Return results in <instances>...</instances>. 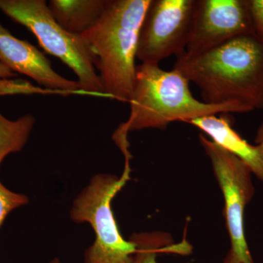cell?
<instances>
[{"mask_svg": "<svg viewBox=\"0 0 263 263\" xmlns=\"http://www.w3.org/2000/svg\"><path fill=\"white\" fill-rule=\"evenodd\" d=\"M108 0H51L48 4L57 23L72 34H81L94 27Z\"/></svg>", "mask_w": 263, "mask_h": 263, "instance_id": "11", "label": "cell"}, {"mask_svg": "<svg viewBox=\"0 0 263 263\" xmlns=\"http://www.w3.org/2000/svg\"><path fill=\"white\" fill-rule=\"evenodd\" d=\"M190 81L179 72L162 70L159 65H137L136 82L129 103L130 114L114 134L127 136L132 131L164 129L171 123H187L218 114L245 113L235 105H212L192 95Z\"/></svg>", "mask_w": 263, "mask_h": 263, "instance_id": "3", "label": "cell"}, {"mask_svg": "<svg viewBox=\"0 0 263 263\" xmlns=\"http://www.w3.org/2000/svg\"><path fill=\"white\" fill-rule=\"evenodd\" d=\"M248 5L254 34L263 42V0H248Z\"/></svg>", "mask_w": 263, "mask_h": 263, "instance_id": "16", "label": "cell"}, {"mask_svg": "<svg viewBox=\"0 0 263 263\" xmlns=\"http://www.w3.org/2000/svg\"><path fill=\"white\" fill-rule=\"evenodd\" d=\"M60 94L57 91L33 86L27 81L0 79V97L13 95Z\"/></svg>", "mask_w": 263, "mask_h": 263, "instance_id": "15", "label": "cell"}, {"mask_svg": "<svg viewBox=\"0 0 263 263\" xmlns=\"http://www.w3.org/2000/svg\"><path fill=\"white\" fill-rule=\"evenodd\" d=\"M207 135L212 141L238 157L263 183V148L250 144L232 127L226 116H206L188 122Z\"/></svg>", "mask_w": 263, "mask_h": 263, "instance_id": "10", "label": "cell"}, {"mask_svg": "<svg viewBox=\"0 0 263 263\" xmlns=\"http://www.w3.org/2000/svg\"><path fill=\"white\" fill-rule=\"evenodd\" d=\"M255 143L256 144L259 145L263 148V122L257 129V135L255 137Z\"/></svg>", "mask_w": 263, "mask_h": 263, "instance_id": "19", "label": "cell"}, {"mask_svg": "<svg viewBox=\"0 0 263 263\" xmlns=\"http://www.w3.org/2000/svg\"><path fill=\"white\" fill-rule=\"evenodd\" d=\"M222 263H245L242 262L239 259L237 258L233 254V252L230 250L228 252V255L226 256V258L223 260Z\"/></svg>", "mask_w": 263, "mask_h": 263, "instance_id": "18", "label": "cell"}, {"mask_svg": "<svg viewBox=\"0 0 263 263\" xmlns=\"http://www.w3.org/2000/svg\"><path fill=\"white\" fill-rule=\"evenodd\" d=\"M152 0H108L103 15L81 35L91 50L109 98L129 103L136 82L142 24Z\"/></svg>", "mask_w": 263, "mask_h": 263, "instance_id": "2", "label": "cell"}, {"mask_svg": "<svg viewBox=\"0 0 263 263\" xmlns=\"http://www.w3.org/2000/svg\"><path fill=\"white\" fill-rule=\"evenodd\" d=\"M0 62L13 72L28 76L44 89L63 95H86L81 91L78 81L60 76L42 52L30 43L15 37L1 23Z\"/></svg>", "mask_w": 263, "mask_h": 263, "instance_id": "9", "label": "cell"}, {"mask_svg": "<svg viewBox=\"0 0 263 263\" xmlns=\"http://www.w3.org/2000/svg\"><path fill=\"white\" fill-rule=\"evenodd\" d=\"M129 240L136 247L132 263H157V254L161 252H183L175 248L170 235L162 232L134 233Z\"/></svg>", "mask_w": 263, "mask_h": 263, "instance_id": "13", "label": "cell"}, {"mask_svg": "<svg viewBox=\"0 0 263 263\" xmlns=\"http://www.w3.org/2000/svg\"><path fill=\"white\" fill-rule=\"evenodd\" d=\"M195 0H152L142 24L137 58L159 65L167 57L186 52Z\"/></svg>", "mask_w": 263, "mask_h": 263, "instance_id": "7", "label": "cell"}, {"mask_svg": "<svg viewBox=\"0 0 263 263\" xmlns=\"http://www.w3.org/2000/svg\"><path fill=\"white\" fill-rule=\"evenodd\" d=\"M15 76L16 74H15L14 72L8 68L4 64L0 62V79H10Z\"/></svg>", "mask_w": 263, "mask_h": 263, "instance_id": "17", "label": "cell"}, {"mask_svg": "<svg viewBox=\"0 0 263 263\" xmlns=\"http://www.w3.org/2000/svg\"><path fill=\"white\" fill-rule=\"evenodd\" d=\"M35 122L31 114L10 120L0 111V165L7 156L23 149Z\"/></svg>", "mask_w": 263, "mask_h": 263, "instance_id": "12", "label": "cell"}, {"mask_svg": "<svg viewBox=\"0 0 263 263\" xmlns=\"http://www.w3.org/2000/svg\"><path fill=\"white\" fill-rule=\"evenodd\" d=\"M0 10L30 31L45 51L60 59L73 71L83 92L108 98L97 73L94 57L84 37L65 30L57 23L46 1L0 0Z\"/></svg>", "mask_w": 263, "mask_h": 263, "instance_id": "4", "label": "cell"}, {"mask_svg": "<svg viewBox=\"0 0 263 263\" xmlns=\"http://www.w3.org/2000/svg\"><path fill=\"white\" fill-rule=\"evenodd\" d=\"M248 34H254L248 0H195L186 53H201Z\"/></svg>", "mask_w": 263, "mask_h": 263, "instance_id": "8", "label": "cell"}, {"mask_svg": "<svg viewBox=\"0 0 263 263\" xmlns=\"http://www.w3.org/2000/svg\"><path fill=\"white\" fill-rule=\"evenodd\" d=\"M200 90L205 103L263 109V42L243 34L201 53L185 52L174 66Z\"/></svg>", "mask_w": 263, "mask_h": 263, "instance_id": "1", "label": "cell"}, {"mask_svg": "<svg viewBox=\"0 0 263 263\" xmlns=\"http://www.w3.org/2000/svg\"><path fill=\"white\" fill-rule=\"evenodd\" d=\"M200 141L212 162L224 199V216L233 254L245 263H254L245 234L243 214L254 196L252 172L226 148L200 134Z\"/></svg>", "mask_w": 263, "mask_h": 263, "instance_id": "6", "label": "cell"}, {"mask_svg": "<svg viewBox=\"0 0 263 263\" xmlns=\"http://www.w3.org/2000/svg\"><path fill=\"white\" fill-rule=\"evenodd\" d=\"M49 263H62L61 261H60V259L59 258H57V257H55V258H53L51 260V262Z\"/></svg>", "mask_w": 263, "mask_h": 263, "instance_id": "20", "label": "cell"}, {"mask_svg": "<svg viewBox=\"0 0 263 263\" xmlns=\"http://www.w3.org/2000/svg\"><path fill=\"white\" fill-rule=\"evenodd\" d=\"M29 199L24 194L12 191L0 180V228L10 213L29 203Z\"/></svg>", "mask_w": 263, "mask_h": 263, "instance_id": "14", "label": "cell"}, {"mask_svg": "<svg viewBox=\"0 0 263 263\" xmlns=\"http://www.w3.org/2000/svg\"><path fill=\"white\" fill-rule=\"evenodd\" d=\"M129 160L121 177L95 175L74 200L70 212L76 223H89L95 233L94 243L86 249L84 263H132L136 245L121 235L112 200L129 179Z\"/></svg>", "mask_w": 263, "mask_h": 263, "instance_id": "5", "label": "cell"}]
</instances>
